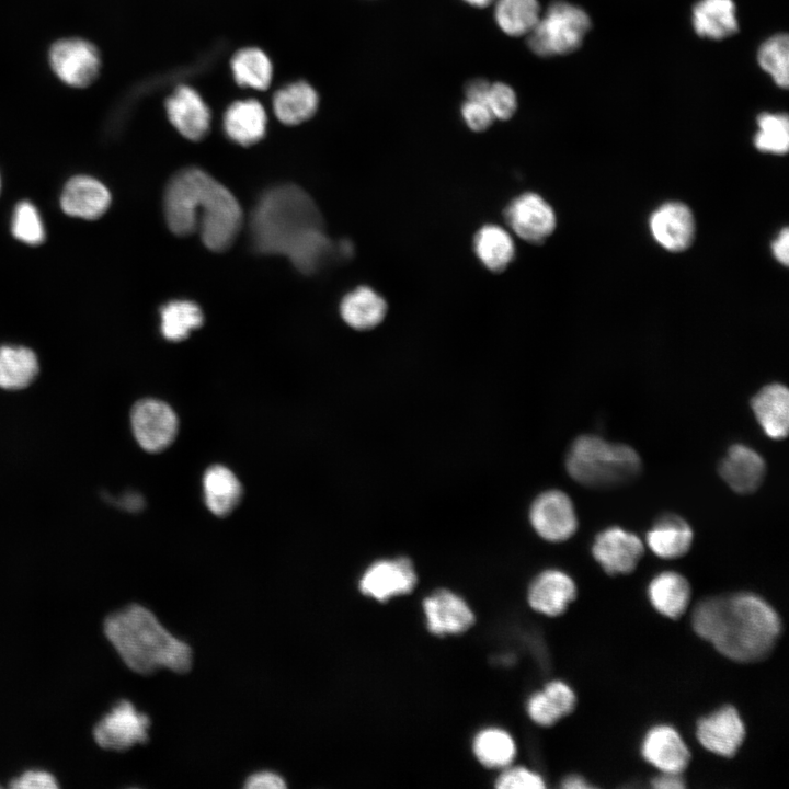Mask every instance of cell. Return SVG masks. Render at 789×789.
I'll list each match as a JSON object with an SVG mask.
<instances>
[{
	"mask_svg": "<svg viewBox=\"0 0 789 789\" xmlns=\"http://www.w3.org/2000/svg\"><path fill=\"white\" fill-rule=\"evenodd\" d=\"M231 69L238 84L258 90L268 88L272 80V64L259 48H243L231 59Z\"/></svg>",
	"mask_w": 789,
	"mask_h": 789,
	"instance_id": "obj_34",
	"label": "cell"
},
{
	"mask_svg": "<svg viewBox=\"0 0 789 789\" xmlns=\"http://www.w3.org/2000/svg\"><path fill=\"white\" fill-rule=\"evenodd\" d=\"M504 217L516 236L534 244L542 243L553 232L557 221L552 207L530 192L512 199Z\"/></svg>",
	"mask_w": 789,
	"mask_h": 789,
	"instance_id": "obj_11",
	"label": "cell"
},
{
	"mask_svg": "<svg viewBox=\"0 0 789 789\" xmlns=\"http://www.w3.org/2000/svg\"><path fill=\"white\" fill-rule=\"evenodd\" d=\"M473 752L481 764L491 768L505 767L514 759L516 748L512 736L501 729H485L473 741Z\"/></svg>",
	"mask_w": 789,
	"mask_h": 789,
	"instance_id": "obj_36",
	"label": "cell"
},
{
	"mask_svg": "<svg viewBox=\"0 0 789 789\" xmlns=\"http://www.w3.org/2000/svg\"><path fill=\"white\" fill-rule=\"evenodd\" d=\"M641 753L644 759L662 773L681 774L690 761L689 750L672 727L655 725L643 737Z\"/></svg>",
	"mask_w": 789,
	"mask_h": 789,
	"instance_id": "obj_15",
	"label": "cell"
},
{
	"mask_svg": "<svg viewBox=\"0 0 789 789\" xmlns=\"http://www.w3.org/2000/svg\"><path fill=\"white\" fill-rule=\"evenodd\" d=\"M592 27L588 13L564 0L551 2L528 34L530 50L540 57L568 55L578 50Z\"/></svg>",
	"mask_w": 789,
	"mask_h": 789,
	"instance_id": "obj_6",
	"label": "cell"
},
{
	"mask_svg": "<svg viewBox=\"0 0 789 789\" xmlns=\"http://www.w3.org/2000/svg\"><path fill=\"white\" fill-rule=\"evenodd\" d=\"M165 107L172 125L187 139L199 140L208 133L210 113L194 89L179 87L167 100Z\"/></svg>",
	"mask_w": 789,
	"mask_h": 789,
	"instance_id": "obj_20",
	"label": "cell"
},
{
	"mask_svg": "<svg viewBox=\"0 0 789 789\" xmlns=\"http://www.w3.org/2000/svg\"><path fill=\"white\" fill-rule=\"evenodd\" d=\"M224 127L231 140L242 146L253 145L265 134V111L256 100L237 101L226 111Z\"/></svg>",
	"mask_w": 789,
	"mask_h": 789,
	"instance_id": "obj_25",
	"label": "cell"
},
{
	"mask_svg": "<svg viewBox=\"0 0 789 789\" xmlns=\"http://www.w3.org/2000/svg\"><path fill=\"white\" fill-rule=\"evenodd\" d=\"M130 420L136 441L147 451H160L175 438L176 415L167 403L160 400L138 401L133 407Z\"/></svg>",
	"mask_w": 789,
	"mask_h": 789,
	"instance_id": "obj_10",
	"label": "cell"
},
{
	"mask_svg": "<svg viewBox=\"0 0 789 789\" xmlns=\"http://www.w3.org/2000/svg\"><path fill=\"white\" fill-rule=\"evenodd\" d=\"M562 787L567 789H588L592 786L584 778L573 775L564 779Z\"/></svg>",
	"mask_w": 789,
	"mask_h": 789,
	"instance_id": "obj_48",
	"label": "cell"
},
{
	"mask_svg": "<svg viewBox=\"0 0 789 789\" xmlns=\"http://www.w3.org/2000/svg\"><path fill=\"white\" fill-rule=\"evenodd\" d=\"M10 787L15 789H55L58 784L50 773L42 769H30L12 779Z\"/></svg>",
	"mask_w": 789,
	"mask_h": 789,
	"instance_id": "obj_43",
	"label": "cell"
},
{
	"mask_svg": "<svg viewBox=\"0 0 789 789\" xmlns=\"http://www.w3.org/2000/svg\"><path fill=\"white\" fill-rule=\"evenodd\" d=\"M788 248H789L788 228H784L779 232L777 239L771 244L774 256L776 258V260L779 263H781L784 265H788V262H789Z\"/></svg>",
	"mask_w": 789,
	"mask_h": 789,
	"instance_id": "obj_45",
	"label": "cell"
},
{
	"mask_svg": "<svg viewBox=\"0 0 789 789\" xmlns=\"http://www.w3.org/2000/svg\"><path fill=\"white\" fill-rule=\"evenodd\" d=\"M643 552L641 539L636 534L617 526L598 533L592 545L594 559L611 575L632 572Z\"/></svg>",
	"mask_w": 789,
	"mask_h": 789,
	"instance_id": "obj_12",
	"label": "cell"
},
{
	"mask_svg": "<svg viewBox=\"0 0 789 789\" xmlns=\"http://www.w3.org/2000/svg\"><path fill=\"white\" fill-rule=\"evenodd\" d=\"M249 789H283L286 787L284 779L272 771H260L251 775L244 785Z\"/></svg>",
	"mask_w": 789,
	"mask_h": 789,
	"instance_id": "obj_44",
	"label": "cell"
},
{
	"mask_svg": "<svg viewBox=\"0 0 789 789\" xmlns=\"http://www.w3.org/2000/svg\"><path fill=\"white\" fill-rule=\"evenodd\" d=\"M111 204V194L106 186L94 178L77 175L65 185L60 205L62 210L72 217L96 219Z\"/></svg>",
	"mask_w": 789,
	"mask_h": 789,
	"instance_id": "obj_19",
	"label": "cell"
},
{
	"mask_svg": "<svg viewBox=\"0 0 789 789\" xmlns=\"http://www.w3.org/2000/svg\"><path fill=\"white\" fill-rule=\"evenodd\" d=\"M751 408L764 433L773 439L787 437L789 428V391L773 382L762 387L752 398Z\"/></svg>",
	"mask_w": 789,
	"mask_h": 789,
	"instance_id": "obj_22",
	"label": "cell"
},
{
	"mask_svg": "<svg viewBox=\"0 0 789 789\" xmlns=\"http://www.w3.org/2000/svg\"><path fill=\"white\" fill-rule=\"evenodd\" d=\"M652 786L658 789H681L685 787V782L681 774L663 773L653 778Z\"/></svg>",
	"mask_w": 789,
	"mask_h": 789,
	"instance_id": "obj_46",
	"label": "cell"
},
{
	"mask_svg": "<svg viewBox=\"0 0 789 789\" xmlns=\"http://www.w3.org/2000/svg\"><path fill=\"white\" fill-rule=\"evenodd\" d=\"M528 516L534 530L547 541H564L578 529L574 505L561 490H547L537 495Z\"/></svg>",
	"mask_w": 789,
	"mask_h": 789,
	"instance_id": "obj_8",
	"label": "cell"
},
{
	"mask_svg": "<svg viewBox=\"0 0 789 789\" xmlns=\"http://www.w3.org/2000/svg\"><path fill=\"white\" fill-rule=\"evenodd\" d=\"M696 736L709 752L731 757L743 743L745 725L739 711L727 705L698 721Z\"/></svg>",
	"mask_w": 789,
	"mask_h": 789,
	"instance_id": "obj_14",
	"label": "cell"
},
{
	"mask_svg": "<svg viewBox=\"0 0 789 789\" xmlns=\"http://www.w3.org/2000/svg\"><path fill=\"white\" fill-rule=\"evenodd\" d=\"M467 3L477 7V8H484L488 7L490 3H492L494 0H464Z\"/></svg>",
	"mask_w": 789,
	"mask_h": 789,
	"instance_id": "obj_49",
	"label": "cell"
},
{
	"mask_svg": "<svg viewBox=\"0 0 789 789\" xmlns=\"http://www.w3.org/2000/svg\"><path fill=\"white\" fill-rule=\"evenodd\" d=\"M755 147L774 155H782L789 147V121L786 113H761L757 116Z\"/></svg>",
	"mask_w": 789,
	"mask_h": 789,
	"instance_id": "obj_38",
	"label": "cell"
},
{
	"mask_svg": "<svg viewBox=\"0 0 789 789\" xmlns=\"http://www.w3.org/2000/svg\"><path fill=\"white\" fill-rule=\"evenodd\" d=\"M149 718L128 700L116 704L93 729L98 745L105 750L124 751L148 739Z\"/></svg>",
	"mask_w": 789,
	"mask_h": 789,
	"instance_id": "obj_7",
	"label": "cell"
},
{
	"mask_svg": "<svg viewBox=\"0 0 789 789\" xmlns=\"http://www.w3.org/2000/svg\"><path fill=\"white\" fill-rule=\"evenodd\" d=\"M575 596L576 586L573 580L556 569L542 571L528 590L531 608L547 616L562 614Z\"/></svg>",
	"mask_w": 789,
	"mask_h": 789,
	"instance_id": "obj_21",
	"label": "cell"
},
{
	"mask_svg": "<svg viewBox=\"0 0 789 789\" xmlns=\"http://www.w3.org/2000/svg\"><path fill=\"white\" fill-rule=\"evenodd\" d=\"M473 250L479 261L494 273L505 271L515 256L511 235L498 225H485L477 231Z\"/></svg>",
	"mask_w": 789,
	"mask_h": 789,
	"instance_id": "obj_29",
	"label": "cell"
},
{
	"mask_svg": "<svg viewBox=\"0 0 789 789\" xmlns=\"http://www.w3.org/2000/svg\"><path fill=\"white\" fill-rule=\"evenodd\" d=\"M694 630L721 654L737 662L766 656L780 633L776 610L752 593L709 597L694 609Z\"/></svg>",
	"mask_w": 789,
	"mask_h": 789,
	"instance_id": "obj_2",
	"label": "cell"
},
{
	"mask_svg": "<svg viewBox=\"0 0 789 789\" xmlns=\"http://www.w3.org/2000/svg\"><path fill=\"white\" fill-rule=\"evenodd\" d=\"M164 213L174 235L198 230L204 244L216 252L232 244L242 224V209L230 191L195 168L184 169L170 180Z\"/></svg>",
	"mask_w": 789,
	"mask_h": 789,
	"instance_id": "obj_3",
	"label": "cell"
},
{
	"mask_svg": "<svg viewBox=\"0 0 789 789\" xmlns=\"http://www.w3.org/2000/svg\"><path fill=\"white\" fill-rule=\"evenodd\" d=\"M565 468L576 482L608 488L631 481L641 469L638 453L630 446L610 443L596 435H581L571 444Z\"/></svg>",
	"mask_w": 789,
	"mask_h": 789,
	"instance_id": "obj_5",
	"label": "cell"
},
{
	"mask_svg": "<svg viewBox=\"0 0 789 789\" xmlns=\"http://www.w3.org/2000/svg\"><path fill=\"white\" fill-rule=\"evenodd\" d=\"M575 702L574 691L568 684L552 681L541 691L531 695L527 702V712L534 722L548 727L569 714Z\"/></svg>",
	"mask_w": 789,
	"mask_h": 789,
	"instance_id": "obj_28",
	"label": "cell"
},
{
	"mask_svg": "<svg viewBox=\"0 0 789 789\" xmlns=\"http://www.w3.org/2000/svg\"><path fill=\"white\" fill-rule=\"evenodd\" d=\"M427 628L431 632L443 636L460 633L474 621L468 604L448 590H438L423 601Z\"/></svg>",
	"mask_w": 789,
	"mask_h": 789,
	"instance_id": "obj_16",
	"label": "cell"
},
{
	"mask_svg": "<svg viewBox=\"0 0 789 789\" xmlns=\"http://www.w3.org/2000/svg\"><path fill=\"white\" fill-rule=\"evenodd\" d=\"M35 353L24 346H0V387L19 390L27 387L38 374Z\"/></svg>",
	"mask_w": 789,
	"mask_h": 789,
	"instance_id": "obj_32",
	"label": "cell"
},
{
	"mask_svg": "<svg viewBox=\"0 0 789 789\" xmlns=\"http://www.w3.org/2000/svg\"><path fill=\"white\" fill-rule=\"evenodd\" d=\"M538 0H496L498 26L510 36L528 35L540 18Z\"/></svg>",
	"mask_w": 789,
	"mask_h": 789,
	"instance_id": "obj_33",
	"label": "cell"
},
{
	"mask_svg": "<svg viewBox=\"0 0 789 789\" xmlns=\"http://www.w3.org/2000/svg\"><path fill=\"white\" fill-rule=\"evenodd\" d=\"M11 231L18 240L30 245H37L44 241V224L37 208L31 202L23 201L15 206Z\"/></svg>",
	"mask_w": 789,
	"mask_h": 789,
	"instance_id": "obj_39",
	"label": "cell"
},
{
	"mask_svg": "<svg viewBox=\"0 0 789 789\" xmlns=\"http://www.w3.org/2000/svg\"><path fill=\"white\" fill-rule=\"evenodd\" d=\"M161 332L169 341H182L203 323L199 307L188 300H174L161 308Z\"/></svg>",
	"mask_w": 789,
	"mask_h": 789,
	"instance_id": "obj_35",
	"label": "cell"
},
{
	"mask_svg": "<svg viewBox=\"0 0 789 789\" xmlns=\"http://www.w3.org/2000/svg\"><path fill=\"white\" fill-rule=\"evenodd\" d=\"M766 471L763 457L744 444L730 446L719 465V474L736 493L755 492L762 484Z\"/></svg>",
	"mask_w": 789,
	"mask_h": 789,
	"instance_id": "obj_17",
	"label": "cell"
},
{
	"mask_svg": "<svg viewBox=\"0 0 789 789\" xmlns=\"http://www.w3.org/2000/svg\"><path fill=\"white\" fill-rule=\"evenodd\" d=\"M650 228L654 239L665 249L679 252L694 239L695 220L690 209L678 202L659 207L651 216Z\"/></svg>",
	"mask_w": 789,
	"mask_h": 789,
	"instance_id": "obj_18",
	"label": "cell"
},
{
	"mask_svg": "<svg viewBox=\"0 0 789 789\" xmlns=\"http://www.w3.org/2000/svg\"><path fill=\"white\" fill-rule=\"evenodd\" d=\"M416 583L412 562L405 557L384 559L367 568L359 581L362 593L379 602L410 593Z\"/></svg>",
	"mask_w": 789,
	"mask_h": 789,
	"instance_id": "obj_13",
	"label": "cell"
},
{
	"mask_svg": "<svg viewBox=\"0 0 789 789\" xmlns=\"http://www.w3.org/2000/svg\"><path fill=\"white\" fill-rule=\"evenodd\" d=\"M495 786L500 789H541L545 788V781L541 776L525 767H514L504 770Z\"/></svg>",
	"mask_w": 789,
	"mask_h": 789,
	"instance_id": "obj_41",
	"label": "cell"
},
{
	"mask_svg": "<svg viewBox=\"0 0 789 789\" xmlns=\"http://www.w3.org/2000/svg\"><path fill=\"white\" fill-rule=\"evenodd\" d=\"M490 82L483 79H476L467 83L465 93L467 99L484 100Z\"/></svg>",
	"mask_w": 789,
	"mask_h": 789,
	"instance_id": "obj_47",
	"label": "cell"
},
{
	"mask_svg": "<svg viewBox=\"0 0 789 789\" xmlns=\"http://www.w3.org/2000/svg\"><path fill=\"white\" fill-rule=\"evenodd\" d=\"M273 106L275 115L282 123L296 125L315 114L318 95L308 83L295 82L274 94Z\"/></svg>",
	"mask_w": 789,
	"mask_h": 789,
	"instance_id": "obj_31",
	"label": "cell"
},
{
	"mask_svg": "<svg viewBox=\"0 0 789 789\" xmlns=\"http://www.w3.org/2000/svg\"><path fill=\"white\" fill-rule=\"evenodd\" d=\"M387 302L368 286H359L345 295L340 305L343 320L356 330H370L379 325L387 313Z\"/></svg>",
	"mask_w": 789,
	"mask_h": 789,
	"instance_id": "obj_26",
	"label": "cell"
},
{
	"mask_svg": "<svg viewBox=\"0 0 789 789\" xmlns=\"http://www.w3.org/2000/svg\"><path fill=\"white\" fill-rule=\"evenodd\" d=\"M498 119H510L517 110L514 90L503 82L490 83L483 100Z\"/></svg>",
	"mask_w": 789,
	"mask_h": 789,
	"instance_id": "obj_40",
	"label": "cell"
},
{
	"mask_svg": "<svg viewBox=\"0 0 789 789\" xmlns=\"http://www.w3.org/2000/svg\"><path fill=\"white\" fill-rule=\"evenodd\" d=\"M0 190H1V179H0Z\"/></svg>",
	"mask_w": 789,
	"mask_h": 789,
	"instance_id": "obj_50",
	"label": "cell"
},
{
	"mask_svg": "<svg viewBox=\"0 0 789 789\" xmlns=\"http://www.w3.org/2000/svg\"><path fill=\"white\" fill-rule=\"evenodd\" d=\"M49 64L62 82L70 87L84 88L96 79L101 59L91 43L81 38H64L52 46Z\"/></svg>",
	"mask_w": 789,
	"mask_h": 789,
	"instance_id": "obj_9",
	"label": "cell"
},
{
	"mask_svg": "<svg viewBox=\"0 0 789 789\" xmlns=\"http://www.w3.org/2000/svg\"><path fill=\"white\" fill-rule=\"evenodd\" d=\"M203 484L206 505L215 515H227L241 498L242 489L239 480L231 470L221 465L211 466L206 470Z\"/></svg>",
	"mask_w": 789,
	"mask_h": 789,
	"instance_id": "obj_30",
	"label": "cell"
},
{
	"mask_svg": "<svg viewBox=\"0 0 789 789\" xmlns=\"http://www.w3.org/2000/svg\"><path fill=\"white\" fill-rule=\"evenodd\" d=\"M695 33L702 38L721 41L740 30L733 0H698L691 9Z\"/></svg>",
	"mask_w": 789,
	"mask_h": 789,
	"instance_id": "obj_23",
	"label": "cell"
},
{
	"mask_svg": "<svg viewBox=\"0 0 789 789\" xmlns=\"http://www.w3.org/2000/svg\"><path fill=\"white\" fill-rule=\"evenodd\" d=\"M690 594L688 581L674 571L659 573L648 587V596L652 606L671 619H677L685 613Z\"/></svg>",
	"mask_w": 789,
	"mask_h": 789,
	"instance_id": "obj_27",
	"label": "cell"
},
{
	"mask_svg": "<svg viewBox=\"0 0 789 789\" xmlns=\"http://www.w3.org/2000/svg\"><path fill=\"white\" fill-rule=\"evenodd\" d=\"M757 62L781 89L789 85V36L777 33L766 38L757 49Z\"/></svg>",
	"mask_w": 789,
	"mask_h": 789,
	"instance_id": "obj_37",
	"label": "cell"
},
{
	"mask_svg": "<svg viewBox=\"0 0 789 789\" xmlns=\"http://www.w3.org/2000/svg\"><path fill=\"white\" fill-rule=\"evenodd\" d=\"M693 539L690 525L675 514L660 516L645 536L650 550L662 559L683 557L690 549Z\"/></svg>",
	"mask_w": 789,
	"mask_h": 789,
	"instance_id": "obj_24",
	"label": "cell"
},
{
	"mask_svg": "<svg viewBox=\"0 0 789 789\" xmlns=\"http://www.w3.org/2000/svg\"><path fill=\"white\" fill-rule=\"evenodd\" d=\"M250 231L259 252L286 255L305 274L316 272L332 249L315 202L291 184L262 195L252 211Z\"/></svg>",
	"mask_w": 789,
	"mask_h": 789,
	"instance_id": "obj_1",
	"label": "cell"
},
{
	"mask_svg": "<svg viewBox=\"0 0 789 789\" xmlns=\"http://www.w3.org/2000/svg\"><path fill=\"white\" fill-rule=\"evenodd\" d=\"M461 116L473 132L488 129L495 117L484 101L467 99L461 106Z\"/></svg>",
	"mask_w": 789,
	"mask_h": 789,
	"instance_id": "obj_42",
	"label": "cell"
},
{
	"mask_svg": "<svg viewBox=\"0 0 789 789\" xmlns=\"http://www.w3.org/2000/svg\"><path fill=\"white\" fill-rule=\"evenodd\" d=\"M104 632L125 664L139 674L159 668L185 673L192 665L188 644L172 636L157 617L141 605L111 614Z\"/></svg>",
	"mask_w": 789,
	"mask_h": 789,
	"instance_id": "obj_4",
	"label": "cell"
}]
</instances>
